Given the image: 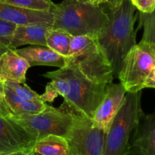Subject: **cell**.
<instances>
[{
    "mask_svg": "<svg viewBox=\"0 0 155 155\" xmlns=\"http://www.w3.org/2000/svg\"><path fill=\"white\" fill-rule=\"evenodd\" d=\"M130 0H124L119 6L108 8V21L96 36L97 41L110 62L114 77H117L124 58L136 44L134 25L139 13Z\"/></svg>",
    "mask_w": 155,
    "mask_h": 155,
    "instance_id": "cell-1",
    "label": "cell"
},
{
    "mask_svg": "<svg viewBox=\"0 0 155 155\" xmlns=\"http://www.w3.org/2000/svg\"><path fill=\"white\" fill-rule=\"evenodd\" d=\"M53 29H59L71 36H96L108 21L107 12L101 5L82 3L77 0H63L54 4L51 11Z\"/></svg>",
    "mask_w": 155,
    "mask_h": 155,
    "instance_id": "cell-2",
    "label": "cell"
},
{
    "mask_svg": "<svg viewBox=\"0 0 155 155\" xmlns=\"http://www.w3.org/2000/svg\"><path fill=\"white\" fill-rule=\"evenodd\" d=\"M68 58L69 64L94 83L107 85L114 80L111 65L96 36H73Z\"/></svg>",
    "mask_w": 155,
    "mask_h": 155,
    "instance_id": "cell-3",
    "label": "cell"
},
{
    "mask_svg": "<svg viewBox=\"0 0 155 155\" xmlns=\"http://www.w3.org/2000/svg\"><path fill=\"white\" fill-rule=\"evenodd\" d=\"M50 73L66 79L69 83L70 92L64 98L61 106L73 114H78L92 120L97 107L104 98L107 85L91 81L69 64Z\"/></svg>",
    "mask_w": 155,
    "mask_h": 155,
    "instance_id": "cell-4",
    "label": "cell"
},
{
    "mask_svg": "<svg viewBox=\"0 0 155 155\" xmlns=\"http://www.w3.org/2000/svg\"><path fill=\"white\" fill-rule=\"evenodd\" d=\"M142 91L127 92L124 104L106 133L103 155H128L130 142L135 129L143 116Z\"/></svg>",
    "mask_w": 155,
    "mask_h": 155,
    "instance_id": "cell-5",
    "label": "cell"
},
{
    "mask_svg": "<svg viewBox=\"0 0 155 155\" xmlns=\"http://www.w3.org/2000/svg\"><path fill=\"white\" fill-rule=\"evenodd\" d=\"M154 66L155 44L141 40L127 54L117 77L127 92L142 91Z\"/></svg>",
    "mask_w": 155,
    "mask_h": 155,
    "instance_id": "cell-6",
    "label": "cell"
},
{
    "mask_svg": "<svg viewBox=\"0 0 155 155\" xmlns=\"http://www.w3.org/2000/svg\"><path fill=\"white\" fill-rule=\"evenodd\" d=\"M10 118L39 140L48 135L66 138L73 126L74 114L61 105L60 107H54L46 104L45 108L39 114Z\"/></svg>",
    "mask_w": 155,
    "mask_h": 155,
    "instance_id": "cell-7",
    "label": "cell"
},
{
    "mask_svg": "<svg viewBox=\"0 0 155 155\" xmlns=\"http://www.w3.org/2000/svg\"><path fill=\"white\" fill-rule=\"evenodd\" d=\"M106 133L92 120L74 114L73 126L66 137L73 155H103Z\"/></svg>",
    "mask_w": 155,
    "mask_h": 155,
    "instance_id": "cell-8",
    "label": "cell"
},
{
    "mask_svg": "<svg viewBox=\"0 0 155 155\" xmlns=\"http://www.w3.org/2000/svg\"><path fill=\"white\" fill-rule=\"evenodd\" d=\"M126 94L127 91L120 83L107 84L104 98L92 120L93 125L107 133L114 118L124 104Z\"/></svg>",
    "mask_w": 155,
    "mask_h": 155,
    "instance_id": "cell-9",
    "label": "cell"
},
{
    "mask_svg": "<svg viewBox=\"0 0 155 155\" xmlns=\"http://www.w3.org/2000/svg\"><path fill=\"white\" fill-rule=\"evenodd\" d=\"M36 138L15 120L0 116V155L30 148Z\"/></svg>",
    "mask_w": 155,
    "mask_h": 155,
    "instance_id": "cell-10",
    "label": "cell"
},
{
    "mask_svg": "<svg viewBox=\"0 0 155 155\" xmlns=\"http://www.w3.org/2000/svg\"><path fill=\"white\" fill-rule=\"evenodd\" d=\"M128 155H155V111L140 119L130 139Z\"/></svg>",
    "mask_w": 155,
    "mask_h": 155,
    "instance_id": "cell-11",
    "label": "cell"
},
{
    "mask_svg": "<svg viewBox=\"0 0 155 155\" xmlns=\"http://www.w3.org/2000/svg\"><path fill=\"white\" fill-rule=\"evenodd\" d=\"M52 28V24L48 23H31L17 25L9 43V48L15 49L24 45H46V36Z\"/></svg>",
    "mask_w": 155,
    "mask_h": 155,
    "instance_id": "cell-12",
    "label": "cell"
},
{
    "mask_svg": "<svg viewBox=\"0 0 155 155\" xmlns=\"http://www.w3.org/2000/svg\"><path fill=\"white\" fill-rule=\"evenodd\" d=\"M15 51L24 58L29 66H50L64 68L68 64V58L64 57L43 45H33L22 48H15Z\"/></svg>",
    "mask_w": 155,
    "mask_h": 155,
    "instance_id": "cell-13",
    "label": "cell"
},
{
    "mask_svg": "<svg viewBox=\"0 0 155 155\" xmlns=\"http://www.w3.org/2000/svg\"><path fill=\"white\" fill-rule=\"evenodd\" d=\"M0 18L16 25L31 23H53V16L51 12L30 10L1 2Z\"/></svg>",
    "mask_w": 155,
    "mask_h": 155,
    "instance_id": "cell-14",
    "label": "cell"
},
{
    "mask_svg": "<svg viewBox=\"0 0 155 155\" xmlns=\"http://www.w3.org/2000/svg\"><path fill=\"white\" fill-rule=\"evenodd\" d=\"M30 68L27 61L15 51L9 48L0 58V79L14 80L25 83L26 74Z\"/></svg>",
    "mask_w": 155,
    "mask_h": 155,
    "instance_id": "cell-15",
    "label": "cell"
},
{
    "mask_svg": "<svg viewBox=\"0 0 155 155\" xmlns=\"http://www.w3.org/2000/svg\"><path fill=\"white\" fill-rule=\"evenodd\" d=\"M5 98L10 110L12 117L36 114L45 108L46 104L42 101H27L22 99L4 84Z\"/></svg>",
    "mask_w": 155,
    "mask_h": 155,
    "instance_id": "cell-16",
    "label": "cell"
},
{
    "mask_svg": "<svg viewBox=\"0 0 155 155\" xmlns=\"http://www.w3.org/2000/svg\"><path fill=\"white\" fill-rule=\"evenodd\" d=\"M33 155H72L65 137L48 135L36 140L32 147Z\"/></svg>",
    "mask_w": 155,
    "mask_h": 155,
    "instance_id": "cell-17",
    "label": "cell"
},
{
    "mask_svg": "<svg viewBox=\"0 0 155 155\" xmlns=\"http://www.w3.org/2000/svg\"><path fill=\"white\" fill-rule=\"evenodd\" d=\"M72 36L64 30L51 28L46 36V45L55 52L68 57Z\"/></svg>",
    "mask_w": 155,
    "mask_h": 155,
    "instance_id": "cell-18",
    "label": "cell"
},
{
    "mask_svg": "<svg viewBox=\"0 0 155 155\" xmlns=\"http://www.w3.org/2000/svg\"><path fill=\"white\" fill-rule=\"evenodd\" d=\"M1 3L12 5L30 10L50 12L54 5L51 0H0Z\"/></svg>",
    "mask_w": 155,
    "mask_h": 155,
    "instance_id": "cell-19",
    "label": "cell"
},
{
    "mask_svg": "<svg viewBox=\"0 0 155 155\" xmlns=\"http://www.w3.org/2000/svg\"><path fill=\"white\" fill-rule=\"evenodd\" d=\"M4 84L6 86L12 89L15 93L22 99L27 101H42L40 98V95L32 90L27 84L21 83L19 82L14 81V80H5L3 81Z\"/></svg>",
    "mask_w": 155,
    "mask_h": 155,
    "instance_id": "cell-20",
    "label": "cell"
},
{
    "mask_svg": "<svg viewBox=\"0 0 155 155\" xmlns=\"http://www.w3.org/2000/svg\"><path fill=\"white\" fill-rule=\"evenodd\" d=\"M139 26L143 27L142 40L155 44V9L151 13L139 12Z\"/></svg>",
    "mask_w": 155,
    "mask_h": 155,
    "instance_id": "cell-21",
    "label": "cell"
},
{
    "mask_svg": "<svg viewBox=\"0 0 155 155\" xmlns=\"http://www.w3.org/2000/svg\"><path fill=\"white\" fill-rule=\"evenodd\" d=\"M16 27V24L0 18V42L6 45L8 48L11 39Z\"/></svg>",
    "mask_w": 155,
    "mask_h": 155,
    "instance_id": "cell-22",
    "label": "cell"
},
{
    "mask_svg": "<svg viewBox=\"0 0 155 155\" xmlns=\"http://www.w3.org/2000/svg\"><path fill=\"white\" fill-rule=\"evenodd\" d=\"M139 12L151 13L155 9V0H130Z\"/></svg>",
    "mask_w": 155,
    "mask_h": 155,
    "instance_id": "cell-23",
    "label": "cell"
},
{
    "mask_svg": "<svg viewBox=\"0 0 155 155\" xmlns=\"http://www.w3.org/2000/svg\"><path fill=\"white\" fill-rule=\"evenodd\" d=\"M0 116L8 118L12 116V114L5 98L4 83L1 79H0Z\"/></svg>",
    "mask_w": 155,
    "mask_h": 155,
    "instance_id": "cell-24",
    "label": "cell"
},
{
    "mask_svg": "<svg viewBox=\"0 0 155 155\" xmlns=\"http://www.w3.org/2000/svg\"><path fill=\"white\" fill-rule=\"evenodd\" d=\"M59 95L58 92H57L55 89L53 87L52 85L50 83L47 84L45 86V92L43 94L40 95L41 100L43 102H53L56 98Z\"/></svg>",
    "mask_w": 155,
    "mask_h": 155,
    "instance_id": "cell-25",
    "label": "cell"
},
{
    "mask_svg": "<svg viewBox=\"0 0 155 155\" xmlns=\"http://www.w3.org/2000/svg\"><path fill=\"white\" fill-rule=\"evenodd\" d=\"M124 0H92L91 3L95 5H106L108 8H115L119 6Z\"/></svg>",
    "mask_w": 155,
    "mask_h": 155,
    "instance_id": "cell-26",
    "label": "cell"
},
{
    "mask_svg": "<svg viewBox=\"0 0 155 155\" xmlns=\"http://www.w3.org/2000/svg\"><path fill=\"white\" fill-rule=\"evenodd\" d=\"M145 88H152L155 89V66L151 71L148 77H147L146 81L144 85V89Z\"/></svg>",
    "mask_w": 155,
    "mask_h": 155,
    "instance_id": "cell-27",
    "label": "cell"
},
{
    "mask_svg": "<svg viewBox=\"0 0 155 155\" xmlns=\"http://www.w3.org/2000/svg\"><path fill=\"white\" fill-rule=\"evenodd\" d=\"M2 155H32V148H27V149L20 150V151H13V152L8 153V154Z\"/></svg>",
    "mask_w": 155,
    "mask_h": 155,
    "instance_id": "cell-28",
    "label": "cell"
},
{
    "mask_svg": "<svg viewBox=\"0 0 155 155\" xmlns=\"http://www.w3.org/2000/svg\"><path fill=\"white\" fill-rule=\"evenodd\" d=\"M8 49H9V48L7 46V45L2 43V42H0V58H1L2 55V54H4Z\"/></svg>",
    "mask_w": 155,
    "mask_h": 155,
    "instance_id": "cell-29",
    "label": "cell"
},
{
    "mask_svg": "<svg viewBox=\"0 0 155 155\" xmlns=\"http://www.w3.org/2000/svg\"><path fill=\"white\" fill-rule=\"evenodd\" d=\"M77 1L80 2L82 3H91L92 0H77Z\"/></svg>",
    "mask_w": 155,
    "mask_h": 155,
    "instance_id": "cell-30",
    "label": "cell"
},
{
    "mask_svg": "<svg viewBox=\"0 0 155 155\" xmlns=\"http://www.w3.org/2000/svg\"><path fill=\"white\" fill-rule=\"evenodd\" d=\"M32 155H33V154H32ZM72 155H73V154H72Z\"/></svg>",
    "mask_w": 155,
    "mask_h": 155,
    "instance_id": "cell-31",
    "label": "cell"
}]
</instances>
